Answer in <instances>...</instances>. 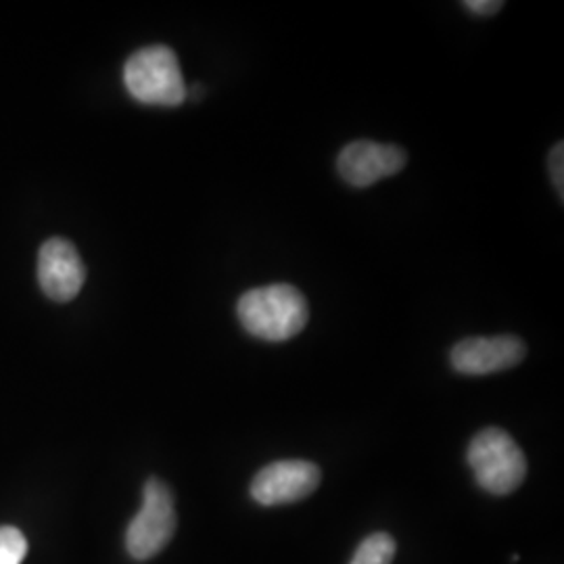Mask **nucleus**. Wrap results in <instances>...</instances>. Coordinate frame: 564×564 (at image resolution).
I'll list each match as a JSON object with an SVG mask.
<instances>
[{
    "label": "nucleus",
    "mask_w": 564,
    "mask_h": 564,
    "mask_svg": "<svg viewBox=\"0 0 564 564\" xmlns=\"http://www.w3.org/2000/svg\"><path fill=\"white\" fill-rule=\"evenodd\" d=\"M527 347L519 337H470L452 347L449 360L456 372L468 377H485L502 372L523 362Z\"/></svg>",
    "instance_id": "obj_7"
},
{
    "label": "nucleus",
    "mask_w": 564,
    "mask_h": 564,
    "mask_svg": "<svg viewBox=\"0 0 564 564\" xmlns=\"http://www.w3.org/2000/svg\"><path fill=\"white\" fill-rule=\"evenodd\" d=\"M176 531V510L170 487L160 479H149L142 491L139 514L126 531V547L134 561H149L160 554Z\"/></svg>",
    "instance_id": "obj_4"
},
{
    "label": "nucleus",
    "mask_w": 564,
    "mask_h": 564,
    "mask_svg": "<svg viewBox=\"0 0 564 564\" xmlns=\"http://www.w3.org/2000/svg\"><path fill=\"white\" fill-rule=\"evenodd\" d=\"M123 84L142 105L178 107L188 97L178 57L163 44L144 46L126 61Z\"/></svg>",
    "instance_id": "obj_2"
},
{
    "label": "nucleus",
    "mask_w": 564,
    "mask_h": 564,
    "mask_svg": "<svg viewBox=\"0 0 564 564\" xmlns=\"http://www.w3.org/2000/svg\"><path fill=\"white\" fill-rule=\"evenodd\" d=\"M564 144L563 142H558L554 149H552V153H550V174H552V181H554V186L558 188V197L563 199V191H564V178H563V163H564Z\"/></svg>",
    "instance_id": "obj_11"
},
{
    "label": "nucleus",
    "mask_w": 564,
    "mask_h": 564,
    "mask_svg": "<svg viewBox=\"0 0 564 564\" xmlns=\"http://www.w3.org/2000/svg\"><path fill=\"white\" fill-rule=\"evenodd\" d=\"M468 464L477 484L494 496L517 491L527 477V460L519 444L498 426H487L468 445Z\"/></svg>",
    "instance_id": "obj_3"
},
{
    "label": "nucleus",
    "mask_w": 564,
    "mask_h": 564,
    "mask_svg": "<svg viewBox=\"0 0 564 564\" xmlns=\"http://www.w3.org/2000/svg\"><path fill=\"white\" fill-rule=\"evenodd\" d=\"M321 479V468L314 463L279 460L268 464L256 475L251 496L262 506L293 505L312 496L318 489Z\"/></svg>",
    "instance_id": "obj_5"
},
{
    "label": "nucleus",
    "mask_w": 564,
    "mask_h": 564,
    "mask_svg": "<svg viewBox=\"0 0 564 564\" xmlns=\"http://www.w3.org/2000/svg\"><path fill=\"white\" fill-rule=\"evenodd\" d=\"M86 281L78 249L67 239L44 242L39 253V282L53 302H72Z\"/></svg>",
    "instance_id": "obj_8"
},
{
    "label": "nucleus",
    "mask_w": 564,
    "mask_h": 564,
    "mask_svg": "<svg viewBox=\"0 0 564 564\" xmlns=\"http://www.w3.org/2000/svg\"><path fill=\"white\" fill-rule=\"evenodd\" d=\"M237 318L251 337L282 343L302 333L310 307L297 286L279 282L247 291L237 303Z\"/></svg>",
    "instance_id": "obj_1"
},
{
    "label": "nucleus",
    "mask_w": 564,
    "mask_h": 564,
    "mask_svg": "<svg viewBox=\"0 0 564 564\" xmlns=\"http://www.w3.org/2000/svg\"><path fill=\"white\" fill-rule=\"evenodd\" d=\"M463 7L475 15L487 18V15H496L505 7V2L502 0H470V2H463Z\"/></svg>",
    "instance_id": "obj_12"
},
{
    "label": "nucleus",
    "mask_w": 564,
    "mask_h": 564,
    "mask_svg": "<svg viewBox=\"0 0 564 564\" xmlns=\"http://www.w3.org/2000/svg\"><path fill=\"white\" fill-rule=\"evenodd\" d=\"M395 556V540L389 533H375L366 538L351 564H391Z\"/></svg>",
    "instance_id": "obj_9"
},
{
    "label": "nucleus",
    "mask_w": 564,
    "mask_h": 564,
    "mask_svg": "<svg viewBox=\"0 0 564 564\" xmlns=\"http://www.w3.org/2000/svg\"><path fill=\"white\" fill-rule=\"evenodd\" d=\"M28 554V542L20 529L0 527V564H21Z\"/></svg>",
    "instance_id": "obj_10"
},
{
    "label": "nucleus",
    "mask_w": 564,
    "mask_h": 564,
    "mask_svg": "<svg viewBox=\"0 0 564 564\" xmlns=\"http://www.w3.org/2000/svg\"><path fill=\"white\" fill-rule=\"evenodd\" d=\"M405 163L408 155L398 144L354 141L343 147L337 158V170L347 184L356 188H368L402 172Z\"/></svg>",
    "instance_id": "obj_6"
}]
</instances>
